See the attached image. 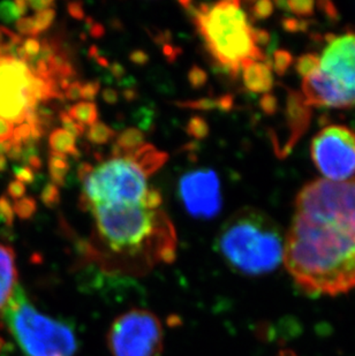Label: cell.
<instances>
[{
    "label": "cell",
    "mask_w": 355,
    "mask_h": 356,
    "mask_svg": "<svg viewBox=\"0 0 355 356\" xmlns=\"http://www.w3.org/2000/svg\"><path fill=\"white\" fill-rule=\"evenodd\" d=\"M186 133L188 136L194 138V141H201L208 138L210 127L205 118L200 115H193L186 124Z\"/></svg>",
    "instance_id": "obj_21"
},
{
    "label": "cell",
    "mask_w": 355,
    "mask_h": 356,
    "mask_svg": "<svg viewBox=\"0 0 355 356\" xmlns=\"http://www.w3.org/2000/svg\"><path fill=\"white\" fill-rule=\"evenodd\" d=\"M282 229L265 212L242 209L226 220L218 234L216 248L226 264L245 276H265L284 259Z\"/></svg>",
    "instance_id": "obj_5"
},
{
    "label": "cell",
    "mask_w": 355,
    "mask_h": 356,
    "mask_svg": "<svg viewBox=\"0 0 355 356\" xmlns=\"http://www.w3.org/2000/svg\"><path fill=\"white\" fill-rule=\"evenodd\" d=\"M175 105L178 108H189L195 111H212L214 108H217V101L214 98H198L191 101H178Z\"/></svg>",
    "instance_id": "obj_23"
},
{
    "label": "cell",
    "mask_w": 355,
    "mask_h": 356,
    "mask_svg": "<svg viewBox=\"0 0 355 356\" xmlns=\"http://www.w3.org/2000/svg\"><path fill=\"white\" fill-rule=\"evenodd\" d=\"M94 166L89 163H81L77 166V175L80 181L84 182L87 180L88 177L91 175V172L94 171Z\"/></svg>",
    "instance_id": "obj_42"
},
{
    "label": "cell",
    "mask_w": 355,
    "mask_h": 356,
    "mask_svg": "<svg viewBox=\"0 0 355 356\" xmlns=\"http://www.w3.org/2000/svg\"><path fill=\"white\" fill-rule=\"evenodd\" d=\"M148 34L150 35L155 43L161 45V47H164L165 44L170 43L172 40V34L170 31H157V29H155L154 31H148Z\"/></svg>",
    "instance_id": "obj_33"
},
{
    "label": "cell",
    "mask_w": 355,
    "mask_h": 356,
    "mask_svg": "<svg viewBox=\"0 0 355 356\" xmlns=\"http://www.w3.org/2000/svg\"><path fill=\"white\" fill-rule=\"evenodd\" d=\"M59 120L63 124V129L73 135L74 138H80L82 135L86 133V128L82 124H77V121H74L73 119L68 115V112H61L59 115Z\"/></svg>",
    "instance_id": "obj_28"
},
{
    "label": "cell",
    "mask_w": 355,
    "mask_h": 356,
    "mask_svg": "<svg viewBox=\"0 0 355 356\" xmlns=\"http://www.w3.org/2000/svg\"><path fill=\"white\" fill-rule=\"evenodd\" d=\"M98 236L114 255L140 259L141 268L177 257L175 229L161 212L136 205H93Z\"/></svg>",
    "instance_id": "obj_2"
},
{
    "label": "cell",
    "mask_w": 355,
    "mask_h": 356,
    "mask_svg": "<svg viewBox=\"0 0 355 356\" xmlns=\"http://www.w3.org/2000/svg\"><path fill=\"white\" fill-rule=\"evenodd\" d=\"M181 54H182V50H181L180 47H173L171 43L165 44L164 47H163V54L166 58V60L168 63H171V64L177 61L178 58L180 57Z\"/></svg>",
    "instance_id": "obj_36"
},
{
    "label": "cell",
    "mask_w": 355,
    "mask_h": 356,
    "mask_svg": "<svg viewBox=\"0 0 355 356\" xmlns=\"http://www.w3.org/2000/svg\"><path fill=\"white\" fill-rule=\"evenodd\" d=\"M87 140L93 145H106L111 140L116 138V131L107 126L104 122L97 121L96 124L89 127L87 131Z\"/></svg>",
    "instance_id": "obj_19"
},
{
    "label": "cell",
    "mask_w": 355,
    "mask_h": 356,
    "mask_svg": "<svg viewBox=\"0 0 355 356\" xmlns=\"http://www.w3.org/2000/svg\"><path fill=\"white\" fill-rule=\"evenodd\" d=\"M128 159H131L147 178L149 175H154L155 172H157L168 161V155L166 152H159L152 145L144 143Z\"/></svg>",
    "instance_id": "obj_14"
},
{
    "label": "cell",
    "mask_w": 355,
    "mask_h": 356,
    "mask_svg": "<svg viewBox=\"0 0 355 356\" xmlns=\"http://www.w3.org/2000/svg\"><path fill=\"white\" fill-rule=\"evenodd\" d=\"M101 92V83L100 81H89L86 83H82V92H81V99L84 102H94L95 98Z\"/></svg>",
    "instance_id": "obj_31"
},
{
    "label": "cell",
    "mask_w": 355,
    "mask_h": 356,
    "mask_svg": "<svg viewBox=\"0 0 355 356\" xmlns=\"http://www.w3.org/2000/svg\"><path fill=\"white\" fill-rule=\"evenodd\" d=\"M129 60L133 63L134 65H138V66H144V65H147L150 60V57H149V54L143 50H134L132 51L131 54H129Z\"/></svg>",
    "instance_id": "obj_37"
},
{
    "label": "cell",
    "mask_w": 355,
    "mask_h": 356,
    "mask_svg": "<svg viewBox=\"0 0 355 356\" xmlns=\"http://www.w3.org/2000/svg\"><path fill=\"white\" fill-rule=\"evenodd\" d=\"M71 168L68 157L63 154L50 152L49 156V173H50L52 184L58 187L66 185V177Z\"/></svg>",
    "instance_id": "obj_16"
},
{
    "label": "cell",
    "mask_w": 355,
    "mask_h": 356,
    "mask_svg": "<svg viewBox=\"0 0 355 356\" xmlns=\"http://www.w3.org/2000/svg\"><path fill=\"white\" fill-rule=\"evenodd\" d=\"M49 145H50L51 152L63 154V155H70L74 159H80L81 152L77 147V140L73 135L70 134L63 128H56L54 131H51L49 136Z\"/></svg>",
    "instance_id": "obj_15"
},
{
    "label": "cell",
    "mask_w": 355,
    "mask_h": 356,
    "mask_svg": "<svg viewBox=\"0 0 355 356\" xmlns=\"http://www.w3.org/2000/svg\"><path fill=\"white\" fill-rule=\"evenodd\" d=\"M28 1L19 0L13 3H0V19L5 22H17L20 20L22 15L27 13Z\"/></svg>",
    "instance_id": "obj_20"
},
{
    "label": "cell",
    "mask_w": 355,
    "mask_h": 356,
    "mask_svg": "<svg viewBox=\"0 0 355 356\" xmlns=\"http://www.w3.org/2000/svg\"><path fill=\"white\" fill-rule=\"evenodd\" d=\"M161 203H163V195H161V191L155 187L147 188L143 198H142L141 207H143L148 211H155L156 209L161 207Z\"/></svg>",
    "instance_id": "obj_26"
},
{
    "label": "cell",
    "mask_w": 355,
    "mask_h": 356,
    "mask_svg": "<svg viewBox=\"0 0 355 356\" xmlns=\"http://www.w3.org/2000/svg\"><path fill=\"white\" fill-rule=\"evenodd\" d=\"M56 14L57 13L54 8L40 10L35 14L33 20H34L37 34L40 35V33L47 31L51 27V24H54V19H56Z\"/></svg>",
    "instance_id": "obj_24"
},
{
    "label": "cell",
    "mask_w": 355,
    "mask_h": 356,
    "mask_svg": "<svg viewBox=\"0 0 355 356\" xmlns=\"http://www.w3.org/2000/svg\"><path fill=\"white\" fill-rule=\"evenodd\" d=\"M277 6L282 7L283 10H290L292 13L297 14V15H301V17H308L314 13V7L315 3L314 1H281L277 3Z\"/></svg>",
    "instance_id": "obj_22"
},
{
    "label": "cell",
    "mask_w": 355,
    "mask_h": 356,
    "mask_svg": "<svg viewBox=\"0 0 355 356\" xmlns=\"http://www.w3.org/2000/svg\"><path fill=\"white\" fill-rule=\"evenodd\" d=\"M0 215L7 222H13V210H12L10 202L7 201L5 197L0 200Z\"/></svg>",
    "instance_id": "obj_38"
},
{
    "label": "cell",
    "mask_w": 355,
    "mask_h": 356,
    "mask_svg": "<svg viewBox=\"0 0 355 356\" xmlns=\"http://www.w3.org/2000/svg\"><path fill=\"white\" fill-rule=\"evenodd\" d=\"M107 345L113 356H159L163 350V327L154 314L133 309L112 323Z\"/></svg>",
    "instance_id": "obj_9"
},
{
    "label": "cell",
    "mask_w": 355,
    "mask_h": 356,
    "mask_svg": "<svg viewBox=\"0 0 355 356\" xmlns=\"http://www.w3.org/2000/svg\"><path fill=\"white\" fill-rule=\"evenodd\" d=\"M68 10L70 15H71L75 20H84L86 19V12H84V3H68Z\"/></svg>",
    "instance_id": "obj_35"
},
{
    "label": "cell",
    "mask_w": 355,
    "mask_h": 356,
    "mask_svg": "<svg viewBox=\"0 0 355 356\" xmlns=\"http://www.w3.org/2000/svg\"><path fill=\"white\" fill-rule=\"evenodd\" d=\"M272 12H274V3L270 1H258L253 3L251 8V17L258 20L270 17Z\"/></svg>",
    "instance_id": "obj_30"
},
{
    "label": "cell",
    "mask_w": 355,
    "mask_h": 356,
    "mask_svg": "<svg viewBox=\"0 0 355 356\" xmlns=\"http://www.w3.org/2000/svg\"><path fill=\"white\" fill-rule=\"evenodd\" d=\"M200 148H201V145L198 141H191L186 143L181 150H184V152H189V154H195V152L200 150Z\"/></svg>",
    "instance_id": "obj_47"
},
{
    "label": "cell",
    "mask_w": 355,
    "mask_h": 356,
    "mask_svg": "<svg viewBox=\"0 0 355 356\" xmlns=\"http://www.w3.org/2000/svg\"><path fill=\"white\" fill-rule=\"evenodd\" d=\"M116 145L124 152L125 159H129V156L144 145V134L141 129L135 127L126 128L118 135Z\"/></svg>",
    "instance_id": "obj_18"
},
{
    "label": "cell",
    "mask_w": 355,
    "mask_h": 356,
    "mask_svg": "<svg viewBox=\"0 0 355 356\" xmlns=\"http://www.w3.org/2000/svg\"><path fill=\"white\" fill-rule=\"evenodd\" d=\"M242 81L251 92H268L271 89L272 80L270 65L265 61H255L242 68Z\"/></svg>",
    "instance_id": "obj_13"
},
{
    "label": "cell",
    "mask_w": 355,
    "mask_h": 356,
    "mask_svg": "<svg viewBox=\"0 0 355 356\" xmlns=\"http://www.w3.org/2000/svg\"><path fill=\"white\" fill-rule=\"evenodd\" d=\"M298 73L306 105L355 108V34L328 38L322 54L306 58Z\"/></svg>",
    "instance_id": "obj_6"
},
{
    "label": "cell",
    "mask_w": 355,
    "mask_h": 356,
    "mask_svg": "<svg viewBox=\"0 0 355 356\" xmlns=\"http://www.w3.org/2000/svg\"><path fill=\"white\" fill-rule=\"evenodd\" d=\"M310 156L323 179L351 180L355 175V131L342 124L322 128L312 140Z\"/></svg>",
    "instance_id": "obj_10"
},
{
    "label": "cell",
    "mask_w": 355,
    "mask_h": 356,
    "mask_svg": "<svg viewBox=\"0 0 355 356\" xmlns=\"http://www.w3.org/2000/svg\"><path fill=\"white\" fill-rule=\"evenodd\" d=\"M187 80L193 89H201L208 82V74L203 68L193 65L187 73Z\"/></svg>",
    "instance_id": "obj_27"
},
{
    "label": "cell",
    "mask_w": 355,
    "mask_h": 356,
    "mask_svg": "<svg viewBox=\"0 0 355 356\" xmlns=\"http://www.w3.org/2000/svg\"><path fill=\"white\" fill-rule=\"evenodd\" d=\"M40 200L47 208H56L61 203V189L52 182H49L42 191Z\"/></svg>",
    "instance_id": "obj_25"
},
{
    "label": "cell",
    "mask_w": 355,
    "mask_h": 356,
    "mask_svg": "<svg viewBox=\"0 0 355 356\" xmlns=\"http://www.w3.org/2000/svg\"><path fill=\"white\" fill-rule=\"evenodd\" d=\"M102 98L106 104L116 105L119 102V94H118L117 90H114L112 88H105L102 91Z\"/></svg>",
    "instance_id": "obj_41"
},
{
    "label": "cell",
    "mask_w": 355,
    "mask_h": 356,
    "mask_svg": "<svg viewBox=\"0 0 355 356\" xmlns=\"http://www.w3.org/2000/svg\"><path fill=\"white\" fill-rule=\"evenodd\" d=\"M19 285L13 249L0 243V316Z\"/></svg>",
    "instance_id": "obj_12"
},
{
    "label": "cell",
    "mask_w": 355,
    "mask_h": 356,
    "mask_svg": "<svg viewBox=\"0 0 355 356\" xmlns=\"http://www.w3.org/2000/svg\"><path fill=\"white\" fill-rule=\"evenodd\" d=\"M22 42L19 35L0 27V121L15 129L24 124L40 126V103L63 97L57 80L37 75L36 59L26 54Z\"/></svg>",
    "instance_id": "obj_4"
},
{
    "label": "cell",
    "mask_w": 355,
    "mask_h": 356,
    "mask_svg": "<svg viewBox=\"0 0 355 356\" xmlns=\"http://www.w3.org/2000/svg\"><path fill=\"white\" fill-rule=\"evenodd\" d=\"M283 264L309 296L355 291V178L315 179L295 198Z\"/></svg>",
    "instance_id": "obj_1"
},
{
    "label": "cell",
    "mask_w": 355,
    "mask_h": 356,
    "mask_svg": "<svg viewBox=\"0 0 355 356\" xmlns=\"http://www.w3.org/2000/svg\"><path fill=\"white\" fill-rule=\"evenodd\" d=\"M109 71H110L111 76L118 81L123 80L125 75H126V68L124 67V65H121L118 61H114V63L110 64Z\"/></svg>",
    "instance_id": "obj_39"
},
{
    "label": "cell",
    "mask_w": 355,
    "mask_h": 356,
    "mask_svg": "<svg viewBox=\"0 0 355 356\" xmlns=\"http://www.w3.org/2000/svg\"><path fill=\"white\" fill-rule=\"evenodd\" d=\"M54 1L52 0H34V1H28V6L31 7V10L35 12H40V10H49V8H54Z\"/></svg>",
    "instance_id": "obj_40"
},
{
    "label": "cell",
    "mask_w": 355,
    "mask_h": 356,
    "mask_svg": "<svg viewBox=\"0 0 355 356\" xmlns=\"http://www.w3.org/2000/svg\"><path fill=\"white\" fill-rule=\"evenodd\" d=\"M145 191V177L131 159H112L94 168L82 194L93 205H141Z\"/></svg>",
    "instance_id": "obj_8"
},
{
    "label": "cell",
    "mask_w": 355,
    "mask_h": 356,
    "mask_svg": "<svg viewBox=\"0 0 355 356\" xmlns=\"http://www.w3.org/2000/svg\"><path fill=\"white\" fill-rule=\"evenodd\" d=\"M8 192H10V195L13 198H20L24 195V193H26V187H24V184L20 181H13L10 185V188H8Z\"/></svg>",
    "instance_id": "obj_44"
},
{
    "label": "cell",
    "mask_w": 355,
    "mask_h": 356,
    "mask_svg": "<svg viewBox=\"0 0 355 356\" xmlns=\"http://www.w3.org/2000/svg\"><path fill=\"white\" fill-rule=\"evenodd\" d=\"M37 204L33 197H24L15 204V212L22 219L31 218V216L36 212Z\"/></svg>",
    "instance_id": "obj_29"
},
{
    "label": "cell",
    "mask_w": 355,
    "mask_h": 356,
    "mask_svg": "<svg viewBox=\"0 0 355 356\" xmlns=\"http://www.w3.org/2000/svg\"><path fill=\"white\" fill-rule=\"evenodd\" d=\"M81 92H82V83L80 81H74L65 91V98L68 101H79L81 99Z\"/></svg>",
    "instance_id": "obj_34"
},
{
    "label": "cell",
    "mask_w": 355,
    "mask_h": 356,
    "mask_svg": "<svg viewBox=\"0 0 355 356\" xmlns=\"http://www.w3.org/2000/svg\"><path fill=\"white\" fill-rule=\"evenodd\" d=\"M88 56H89V58H91V59H97L98 57H101V51H100V49H98L96 45H93V47H90V49H89V51H88Z\"/></svg>",
    "instance_id": "obj_48"
},
{
    "label": "cell",
    "mask_w": 355,
    "mask_h": 356,
    "mask_svg": "<svg viewBox=\"0 0 355 356\" xmlns=\"http://www.w3.org/2000/svg\"><path fill=\"white\" fill-rule=\"evenodd\" d=\"M14 172H15L17 181L31 184L35 180L34 171L28 166H17V168H14Z\"/></svg>",
    "instance_id": "obj_32"
},
{
    "label": "cell",
    "mask_w": 355,
    "mask_h": 356,
    "mask_svg": "<svg viewBox=\"0 0 355 356\" xmlns=\"http://www.w3.org/2000/svg\"><path fill=\"white\" fill-rule=\"evenodd\" d=\"M216 101H217V108L219 111L228 112L233 108V97L231 95H224Z\"/></svg>",
    "instance_id": "obj_43"
},
{
    "label": "cell",
    "mask_w": 355,
    "mask_h": 356,
    "mask_svg": "<svg viewBox=\"0 0 355 356\" xmlns=\"http://www.w3.org/2000/svg\"><path fill=\"white\" fill-rule=\"evenodd\" d=\"M68 115L82 126H93L98 121V108L94 102H79L70 108Z\"/></svg>",
    "instance_id": "obj_17"
},
{
    "label": "cell",
    "mask_w": 355,
    "mask_h": 356,
    "mask_svg": "<svg viewBox=\"0 0 355 356\" xmlns=\"http://www.w3.org/2000/svg\"><path fill=\"white\" fill-rule=\"evenodd\" d=\"M89 34H90L91 38H102L105 35V27L103 24H98V22H95L93 26H91L89 29Z\"/></svg>",
    "instance_id": "obj_45"
},
{
    "label": "cell",
    "mask_w": 355,
    "mask_h": 356,
    "mask_svg": "<svg viewBox=\"0 0 355 356\" xmlns=\"http://www.w3.org/2000/svg\"><path fill=\"white\" fill-rule=\"evenodd\" d=\"M180 5L193 17L209 54L233 78L247 65L265 60L262 47L268 43L269 34L251 26L239 1L201 3L198 7L191 1H181Z\"/></svg>",
    "instance_id": "obj_3"
},
{
    "label": "cell",
    "mask_w": 355,
    "mask_h": 356,
    "mask_svg": "<svg viewBox=\"0 0 355 356\" xmlns=\"http://www.w3.org/2000/svg\"><path fill=\"white\" fill-rule=\"evenodd\" d=\"M123 98L125 101L131 103V102H135L139 98V92L134 88H126L123 90Z\"/></svg>",
    "instance_id": "obj_46"
},
{
    "label": "cell",
    "mask_w": 355,
    "mask_h": 356,
    "mask_svg": "<svg viewBox=\"0 0 355 356\" xmlns=\"http://www.w3.org/2000/svg\"><path fill=\"white\" fill-rule=\"evenodd\" d=\"M277 356H297V354L293 353L291 350H283Z\"/></svg>",
    "instance_id": "obj_50"
},
{
    "label": "cell",
    "mask_w": 355,
    "mask_h": 356,
    "mask_svg": "<svg viewBox=\"0 0 355 356\" xmlns=\"http://www.w3.org/2000/svg\"><path fill=\"white\" fill-rule=\"evenodd\" d=\"M0 319L27 356H73L77 352L73 330L37 310L20 284Z\"/></svg>",
    "instance_id": "obj_7"
},
{
    "label": "cell",
    "mask_w": 355,
    "mask_h": 356,
    "mask_svg": "<svg viewBox=\"0 0 355 356\" xmlns=\"http://www.w3.org/2000/svg\"><path fill=\"white\" fill-rule=\"evenodd\" d=\"M178 195L188 215L195 219L214 218L223 208L221 180L212 168H196L178 182Z\"/></svg>",
    "instance_id": "obj_11"
},
{
    "label": "cell",
    "mask_w": 355,
    "mask_h": 356,
    "mask_svg": "<svg viewBox=\"0 0 355 356\" xmlns=\"http://www.w3.org/2000/svg\"><path fill=\"white\" fill-rule=\"evenodd\" d=\"M96 63H97L101 67L109 68V66H110V63H109V60H107L104 56L98 57L97 59H96Z\"/></svg>",
    "instance_id": "obj_49"
}]
</instances>
